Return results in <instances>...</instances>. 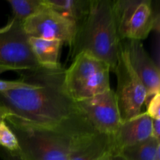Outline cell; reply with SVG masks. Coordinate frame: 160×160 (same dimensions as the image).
Instances as JSON below:
<instances>
[{"mask_svg":"<svg viewBox=\"0 0 160 160\" xmlns=\"http://www.w3.org/2000/svg\"><path fill=\"white\" fill-rule=\"evenodd\" d=\"M109 73L106 62L87 53H79L65 69L64 88L76 102L88 99L110 89Z\"/></svg>","mask_w":160,"mask_h":160,"instance_id":"277c9868","label":"cell"},{"mask_svg":"<svg viewBox=\"0 0 160 160\" xmlns=\"http://www.w3.org/2000/svg\"><path fill=\"white\" fill-rule=\"evenodd\" d=\"M0 147L10 152L19 151L18 141L4 120H0Z\"/></svg>","mask_w":160,"mask_h":160,"instance_id":"e0dca14e","label":"cell"},{"mask_svg":"<svg viewBox=\"0 0 160 160\" xmlns=\"http://www.w3.org/2000/svg\"><path fill=\"white\" fill-rule=\"evenodd\" d=\"M146 112L152 120L160 119V93L153 95L146 103Z\"/></svg>","mask_w":160,"mask_h":160,"instance_id":"d6986e66","label":"cell"},{"mask_svg":"<svg viewBox=\"0 0 160 160\" xmlns=\"http://www.w3.org/2000/svg\"><path fill=\"white\" fill-rule=\"evenodd\" d=\"M44 2L78 26L87 13L90 0H44Z\"/></svg>","mask_w":160,"mask_h":160,"instance_id":"5bb4252c","label":"cell"},{"mask_svg":"<svg viewBox=\"0 0 160 160\" xmlns=\"http://www.w3.org/2000/svg\"><path fill=\"white\" fill-rule=\"evenodd\" d=\"M121 43L131 67L146 89V103L153 95L160 93L159 65L150 57L140 41L122 40Z\"/></svg>","mask_w":160,"mask_h":160,"instance_id":"30bf717a","label":"cell"},{"mask_svg":"<svg viewBox=\"0 0 160 160\" xmlns=\"http://www.w3.org/2000/svg\"><path fill=\"white\" fill-rule=\"evenodd\" d=\"M98 160H112L111 159V152H109L106 153L103 156H102Z\"/></svg>","mask_w":160,"mask_h":160,"instance_id":"603a6c76","label":"cell"},{"mask_svg":"<svg viewBox=\"0 0 160 160\" xmlns=\"http://www.w3.org/2000/svg\"><path fill=\"white\" fill-rule=\"evenodd\" d=\"M77 105L92 128L101 134L112 136L122 123L115 92L111 88L92 98L77 102Z\"/></svg>","mask_w":160,"mask_h":160,"instance_id":"9c48e42d","label":"cell"},{"mask_svg":"<svg viewBox=\"0 0 160 160\" xmlns=\"http://www.w3.org/2000/svg\"><path fill=\"white\" fill-rule=\"evenodd\" d=\"M5 121L15 134L18 152L25 160H69L73 139L96 131L87 119L57 128L34 126L11 117Z\"/></svg>","mask_w":160,"mask_h":160,"instance_id":"3957f363","label":"cell"},{"mask_svg":"<svg viewBox=\"0 0 160 160\" xmlns=\"http://www.w3.org/2000/svg\"><path fill=\"white\" fill-rule=\"evenodd\" d=\"M5 120V119H4V116H3L2 112V111L0 110V120Z\"/></svg>","mask_w":160,"mask_h":160,"instance_id":"cb8c5ba5","label":"cell"},{"mask_svg":"<svg viewBox=\"0 0 160 160\" xmlns=\"http://www.w3.org/2000/svg\"><path fill=\"white\" fill-rule=\"evenodd\" d=\"M117 154L121 155L125 160H160V142L151 137L123 148Z\"/></svg>","mask_w":160,"mask_h":160,"instance_id":"9a60e30c","label":"cell"},{"mask_svg":"<svg viewBox=\"0 0 160 160\" xmlns=\"http://www.w3.org/2000/svg\"><path fill=\"white\" fill-rule=\"evenodd\" d=\"M23 23L11 17L0 28V68L18 73L40 67L28 43Z\"/></svg>","mask_w":160,"mask_h":160,"instance_id":"52a82bcc","label":"cell"},{"mask_svg":"<svg viewBox=\"0 0 160 160\" xmlns=\"http://www.w3.org/2000/svg\"><path fill=\"white\" fill-rule=\"evenodd\" d=\"M7 2L12 9V18L22 23L45 7L44 0H7Z\"/></svg>","mask_w":160,"mask_h":160,"instance_id":"2e32d148","label":"cell"},{"mask_svg":"<svg viewBox=\"0 0 160 160\" xmlns=\"http://www.w3.org/2000/svg\"><path fill=\"white\" fill-rule=\"evenodd\" d=\"M111 159L112 160H125L124 158L120 154H111Z\"/></svg>","mask_w":160,"mask_h":160,"instance_id":"7402d4cb","label":"cell"},{"mask_svg":"<svg viewBox=\"0 0 160 160\" xmlns=\"http://www.w3.org/2000/svg\"><path fill=\"white\" fill-rule=\"evenodd\" d=\"M152 137L160 142V119L152 120Z\"/></svg>","mask_w":160,"mask_h":160,"instance_id":"44dd1931","label":"cell"},{"mask_svg":"<svg viewBox=\"0 0 160 160\" xmlns=\"http://www.w3.org/2000/svg\"><path fill=\"white\" fill-rule=\"evenodd\" d=\"M23 28L28 37L59 41L71 46L77 31L74 22L45 7L25 20Z\"/></svg>","mask_w":160,"mask_h":160,"instance_id":"ba28073f","label":"cell"},{"mask_svg":"<svg viewBox=\"0 0 160 160\" xmlns=\"http://www.w3.org/2000/svg\"><path fill=\"white\" fill-rule=\"evenodd\" d=\"M113 72L117 78L115 95L121 121L123 122L142 112V106L147 99V92L131 67L121 41Z\"/></svg>","mask_w":160,"mask_h":160,"instance_id":"8992f818","label":"cell"},{"mask_svg":"<svg viewBox=\"0 0 160 160\" xmlns=\"http://www.w3.org/2000/svg\"><path fill=\"white\" fill-rule=\"evenodd\" d=\"M120 39L117 33L112 0H90L87 13L77 26L70 48L72 59L84 52L106 62L114 71Z\"/></svg>","mask_w":160,"mask_h":160,"instance_id":"7a4b0ae2","label":"cell"},{"mask_svg":"<svg viewBox=\"0 0 160 160\" xmlns=\"http://www.w3.org/2000/svg\"><path fill=\"white\" fill-rule=\"evenodd\" d=\"M152 119L146 112L120 123L115 133L111 136V154L120 153L123 148L138 144L152 137Z\"/></svg>","mask_w":160,"mask_h":160,"instance_id":"8fae6325","label":"cell"},{"mask_svg":"<svg viewBox=\"0 0 160 160\" xmlns=\"http://www.w3.org/2000/svg\"><path fill=\"white\" fill-rule=\"evenodd\" d=\"M65 68L38 67L20 72L28 88L0 92V110L6 117L28 124L57 128L81 121L85 117L66 92Z\"/></svg>","mask_w":160,"mask_h":160,"instance_id":"6da1fadb","label":"cell"},{"mask_svg":"<svg viewBox=\"0 0 160 160\" xmlns=\"http://www.w3.org/2000/svg\"><path fill=\"white\" fill-rule=\"evenodd\" d=\"M31 52L39 66L44 67H56L59 62L61 47L63 44L59 41L45 40L37 38H28Z\"/></svg>","mask_w":160,"mask_h":160,"instance_id":"4fadbf2b","label":"cell"},{"mask_svg":"<svg viewBox=\"0 0 160 160\" xmlns=\"http://www.w3.org/2000/svg\"><path fill=\"white\" fill-rule=\"evenodd\" d=\"M109 152H111V136L95 131L73 139L69 160H98Z\"/></svg>","mask_w":160,"mask_h":160,"instance_id":"7c38bea8","label":"cell"},{"mask_svg":"<svg viewBox=\"0 0 160 160\" xmlns=\"http://www.w3.org/2000/svg\"><path fill=\"white\" fill-rule=\"evenodd\" d=\"M120 40L140 41L159 30V13L152 0H112Z\"/></svg>","mask_w":160,"mask_h":160,"instance_id":"5b68a950","label":"cell"},{"mask_svg":"<svg viewBox=\"0 0 160 160\" xmlns=\"http://www.w3.org/2000/svg\"><path fill=\"white\" fill-rule=\"evenodd\" d=\"M5 71L6 70L0 68V74ZM30 85H31L30 83L27 82L26 81L21 78L17 81H5V80L0 79V92H8V91L22 88H28Z\"/></svg>","mask_w":160,"mask_h":160,"instance_id":"ac0fdd59","label":"cell"},{"mask_svg":"<svg viewBox=\"0 0 160 160\" xmlns=\"http://www.w3.org/2000/svg\"><path fill=\"white\" fill-rule=\"evenodd\" d=\"M0 157L3 160H25L18 151L10 152L0 147Z\"/></svg>","mask_w":160,"mask_h":160,"instance_id":"ffe728a7","label":"cell"}]
</instances>
